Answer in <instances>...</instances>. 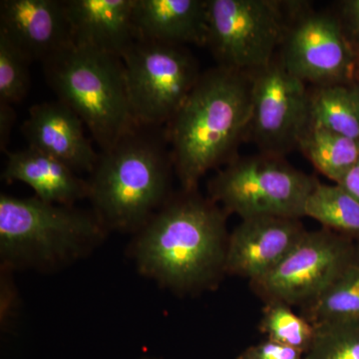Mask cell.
I'll return each instance as SVG.
<instances>
[{
    "mask_svg": "<svg viewBox=\"0 0 359 359\" xmlns=\"http://www.w3.org/2000/svg\"><path fill=\"white\" fill-rule=\"evenodd\" d=\"M252 117L250 73L217 66L201 73L165 135L181 191L195 192L210 170L235 160Z\"/></svg>",
    "mask_w": 359,
    "mask_h": 359,
    "instance_id": "cell-2",
    "label": "cell"
},
{
    "mask_svg": "<svg viewBox=\"0 0 359 359\" xmlns=\"http://www.w3.org/2000/svg\"><path fill=\"white\" fill-rule=\"evenodd\" d=\"M169 148L165 129L136 126L101 151L87 180L88 200L108 233L134 236L172 197Z\"/></svg>",
    "mask_w": 359,
    "mask_h": 359,
    "instance_id": "cell-3",
    "label": "cell"
},
{
    "mask_svg": "<svg viewBox=\"0 0 359 359\" xmlns=\"http://www.w3.org/2000/svg\"><path fill=\"white\" fill-rule=\"evenodd\" d=\"M45 79L91 132L101 151L137 126L119 56L71 44L42 62Z\"/></svg>",
    "mask_w": 359,
    "mask_h": 359,
    "instance_id": "cell-5",
    "label": "cell"
},
{
    "mask_svg": "<svg viewBox=\"0 0 359 359\" xmlns=\"http://www.w3.org/2000/svg\"><path fill=\"white\" fill-rule=\"evenodd\" d=\"M302 359H359V320L316 325Z\"/></svg>",
    "mask_w": 359,
    "mask_h": 359,
    "instance_id": "cell-23",
    "label": "cell"
},
{
    "mask_svg": "<svg viewBox=\"0 0 359 359\" xmlns=\"http://www.w3.org/2000/svg\"><path fill=\"white\" fill-rule=\"evenodd\" d=\"M6 155L4 181L25 183L37 198L50 204L75 205L88 199V182L56 158L30 147Z\"/></svg>",
    "mask_w": 359,
    "mask_h": 359,
    "instance_id": "cell-17",
    "label": "cell"
},
{
    "mask_svg": "<svg viewBox=\"0 0 359 359\" xmlns=\"http://www.w3.org/2000/svg\"><path fill=\"white\" fill-rule=\"evenodd\" d=\"M83 124L62 101H49L30 108L21 132L28 147L56 158L77 174H91L99 154L85 136Z\"/></svg>",
    "mask_w": 359,
    "mask_h": 359,
    "instance_id": "cell-14",
    "label": "cell"
},
{
    "mask_svg": "<svg viewBox=\"0 0 359 359\" xmlns=\"http://www.w3.org/2000/svg\"><path fill=\"white\" fill-rule=\"evenodd\" d=\"M339 185L344 187L356 200L359 201V160L344 179L340 182Z\"/></svg>",
    "mask_w": 359,
    "mask_h": 359,
    "instance_id": "cell-28",
    "label": "cell"
},
{
    "mask_svg": "<svg viewBox=\"0 0 359 359\" xmlns=\"http://www.w3.org/2000/svg\"><path fill=\"white\" fill-rule=\"evenodd\" d=\"M297 148L316 169L339 184L359 160V141L309 122Z\"/></svg>",
    "mask_w": 359,
    "mask_h": 359,
    "instance_id": "cell-19",
    "label": "cell"
},
{
    "mask_svg": "<svg viewBox=\"0 0 359 359\" xmlns=\"http://www.w3.org/2000/svg\"><path fill=\"white\" fill-rule=\"evenodd\" d=\"M304 355L299 349L266 339L244 349L238 359H302Z\"/></svg>",
    "mask_w": 359,
    "mask_h": 359,
    "instance_id": "cell-25",
    "label": "cell"
},
{
    "mask_svg": "<svg viewBox=\"0 0 359 359\" xmlns=\"http://www.w3.org/2000/svg\"><path fill=\"white\" fill-rule=\"evenodd\" d=\"M354 83L358 84L359 86V62L358 65V70H356L355 81H354Z\"/></svg>",
    "mask_w": 359,
    "mask_h": 359,
    "instance_id": "cell-29",
    "label": "cell"
},
{
    "mask_svg": "<svg viewBox=\"0 0 359 359\" xmlns=\"http://www.w3.org/2000/svg\"><path fill=\"white\" fill-rule=\"evenodd\" d=\"M259 330L273 340L306 353L314 337V327L304 316H299L287 304L266 302Z\"/></svg>",
    "mask_w": 359,
    "mask_h": 359,
    "instance_id": "cell-22",
    "label": "cell"
},
{
    "mask_svg": "<svg viewBox=\"0 0 359 359\" xmlns=\"http://www.w3.org/2000/svg\"><path fill=\"white\" fill-rule=\"evenodd\" d=\"M226 212L197 191L172 195L130 244L139 273L179 294L210 290L226 273Z\"/></svg>",
    "mask_w": 359,
    "mask_h": 359,
    "instance_id": "cell-1",
    "label": "cell"
},
{
    "mask_svg": "<svg viewBox=\"0 0 359 359\" xmlns=\"http://www.w3.org/2000/svg\"><path fill=\"white\" fill-rule=\"evenodd\" d=\"M306 230L299 219L257 217L242 219L229 236L224 271L250 282L283 261Z\"/></svg>",
    "mask_w": 359,
    "mask_h": 359,
    "instance_id": "cell-12",
    "label": "cell"
},
{
    "mask_svg": "<svg viewBox=\"0 0 359 359\" xmlns=\"http://www.w3.org/2000/svg\"><path fill=\"white\" fill-rule=\"evenodd\" d=\"M108 231L92 211L36 196L0 195V261L11 271H58L88 257Z\"/></svg>",
    "mask_w": 359,
    "mask_h": 359,
    "instance_id": "cell-4",
    "label": "cell"
},
{
    "mask_svg": "<svg viewBox=\"0 0 359 359\" xmlns=\"http://www.w3.org/2000/svg\"><path fill=\"white\" fill-rule=\"evenodd\" d=\"M208 39L219 66L252 73L280 50L299 2L207 0Z\"/></svg>",
    "mask_w": 359,
    "mask_h": 359,
    "instance_id": "cell-7",
    "label": "cell"
},
{
    "mask_svg": "<svg viewBox=\"0 0 359 359\" xmlns=\"http://www.w3.org/2000/svg\"><path fill=\"white\" fill-rule=\"evenodd\" d=\"M132 23L140 41L207 46V0H135Z\"/></svg>",
    "mask_w": 359,
    "mask_h": 359,
    "instance_id": "cell-16",
    "label": "cell"
},
{
    "mask_svg": "<svg viewBox=\"0 0 359 359\" xmlns=\"http://www.w3.org/2000/svg\"><path fill=\"white\" fill-rule=\"evenodd\" d=\"M0 32L32 62L73 44L63 0H1Z\"/></svg>",
    "mask_w": 359,
    "mask_h": 359,
    "instance_id": "cell-13",
    "label": "cell"
},
{
    "mask_svg": "<svg viewBox=\"0 0 359 359\" xmlns=\"http://www.w3.org/2000/svg\"><path fill=\"white\" fill-rule=\"evenodd\" d=\"M15 120L16 113L13 105L0 102V148L6 152Z\"/></svg>",
    "mask_w": 359,
    "mask_h": 359,
    "instance_id": "cell-27",
    "label": "cell"
},
{
    "mask_svg": "<svg viewBox=\"0 0 359 359\" xmlns=\"http://www.w3.org/2000/svg\"><path fill=\"white\" fill-rule=\"evenodd\" d=\"M318 183L292 167L283 156L266 154L236 158L208 185L210 200L226 214L242 219L278 217L301 219L304 205Z\"/></svg>",
    "mask_w": 359,
    "mask_h": 359,
    "instance_id": "cell-6",
    "label": "cell"
},
{
    "mask_svg": "<svg viewBox=\"0 0 359 359\" xmlns=\"http://www.w3.org/2000/svg\"><path fill=\"white\" fill-rule=\"evenodd\" d=\"M302 316L313 325L359 320V248L348 266L327 290L309 306Z\"/></svg>",
    "mask_w": 359,
    "mask_h": 359,
    "instance_id": "cell-21",
    "label": "cell"
},
{
    "mask_svg": "<svg viewBox=\"0 0 359 359\" xmlns=\"http://www.w3.org/2000/svg\"><path fill=\"white\" fill-rule=\"evenodd\" d=\"M122 60L137 126H166L201 75L197 59L183 45L136 40Z\"/></svg>",
    "mask_w": 359,
    "mask_h": 359,
    "instance_id": "cell-8",
    "label": "cell"
},
{
    "mask_svg": "<svg viewBox=\"0 0 359 359\" xmlns=\"http://www.w3.org/2000/svg\"><path fill=\"white\" fill-rule=\"evenodd\" d=\"M302 6L299 2L280 45V62L311 86L354 83L359 56L337 14L316 13Z\"/></svg>",
    "mask_w": 359,
    "mask_h": 359,
    "instance_id": "cell-10",
    "label": "cell"
},
{
    "mask_svg": "<svg viewBox=\"0 0 359 359\" xmlns=\"http://www.w3.org/2000/svg\"><path fill=\"white\" fill-rule=\"evenodd\" d=\"M304 217L359 243V201L339 184H316L306 199Z\"/></svg>",
    "mask_w": 359,
    "mask_h": 359,
    "instance_id": "cell-20",
    "label": "cell"
},
{
    "mask_svg": "<svg viewBox=\"0 0 359 359\" xmlns=\"http://www.w3.org/2000/svg\"><path fill=\"white\" fill-rule=\"evenodd\" d=\"M309 123L359 141L358 85L311 86Z\"/></svg>",
    "mask_w": 359,
    "mask_h": 359,
    "instance_id": "cell-18",
    "label": "cell"
},
{
    "mask_svg": "<svg viewBox=\"0 0 359 359\" xmlns=\"http://www.w3.org/2000/svg\"><path fill=\"white\" fill-rule=\"evenodd\" d=\"M337 16L347 39L359 56V0L339 2Z\"/></svg>",
    "mask_w": 359,
    "mask_h": 359,
    "instance_id": "cell-26",
    "label": "cell"
},
{
    "mask_svg": "<svg viewBox=\"0 0 359 359\" xmlns=\"http://www.w3.org/2000/svg\"><path fill=\"white\" fill-rule=\"evenodd\" d=\"M135 0H63L72 43L122 58L136 41Z\"/></svg>",
    "mask_w": 359,
    "mask_h": 359,
    "instance_id": "cell-15",
    "label": "cell"
},
{
    "mask_svg": "<svg viewBox=\"0 0 359 359\" xmlns=\"http://www.w3.org/2000/svg\"><path fill=\"white\" fill-rule=\"evenodd\" d=\"M30 59L0 32V102H20L30 87Z\"/></svg>",
    "mask_w": 359,
    "mask_h": 359,
    "instance_id": "cell-24",
    "label": "cell"
},
{
    "mask_svg": "<svg viewBox=\"0 0 359 359\" xmlns=\"http://www.w3.org/2000/svg\"><path fill=\"white\" fill-rule=\"evenodd\" d=\"M358 248L355 241L325 228L306 231L278 266L250 285L266 302L304 308L339 278Z\"/></svg>",
    "mask_w": 359,
    "mask_h": 359,
    "instance_id": "cell-9",
    "label": "cell"
},
{
    "mask_svg": "<svg viewBox=\"0 0 359 359\" xmlns=\"http://www.w3.org/2000/svg\"><path fill=\"white\" fill-rule=\"evenodd\" d=\"M250 76L252 117L248 138L261 153L283 157L297 148L309 125V88L285 69L278 55Z\"/></svg>",
    "mask_w": 359,
    "mask_h": 359,
    "instance_id": "cell-11",
    "label": "cell"
}]
</instances>
